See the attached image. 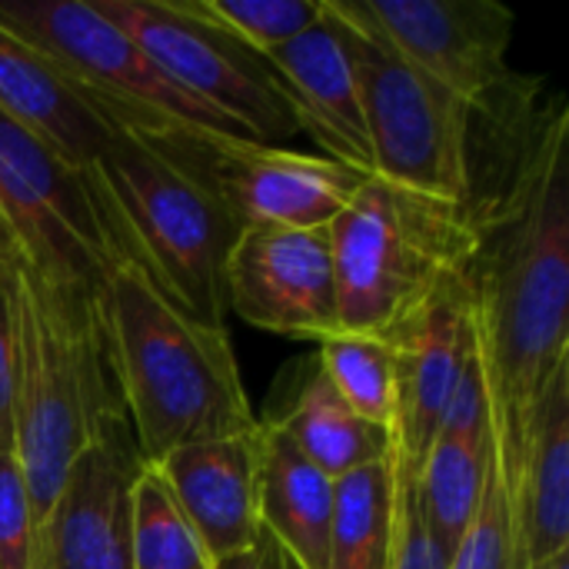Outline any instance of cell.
I'll use <instances>...</instances> for the list:
<instances>
[{"instance_id": "obj_7", "label": "cell", "mask_w": 569, "mask_h": 569, "mask_svg": "<svg viewBox=\"0 0 569 569\" xmlns=\"http://www.w3.org/2000/svg\"><path fill=\"white\" fill-rule=\"evenodd\" d=\"M0 27L40 50L110 120L150 133L233 137L243 130L190 100L140 43L90 0H0Z\"/></svg>"}, {"instance_id": "obj_6", "label": "cell", "mask_w": 569, "mask_h": 569, "mask_svg": "<svg viewBox=\"0 0 569 569\" xmlns=\"http://www.w3.org/2000/svg\"><path fill=\"white\" fill-rule=\"evenodd\" d=\"M353 57L373 177L453 203H473V110L400 57L357 10L327 0Z\"/></svg>"}, {"instance_id": "obj_30", "label": "cell", "mask_w": 569, "mask_h": 569, "mask_svg": "<svg viewBox=\"0 0 569 569\" xmlns=\"http://www.w3.org/2000/svg\"><path fill=\"white\" fill-rule=\"evenodd\" d=\"M210 569H293L287 563V557L280 553V547L267 537V533H260V540L250 547V550H240V553H233V557H223V560H217Z\"/></svg>"}, {"instance_id": "obj_13", "label": "cell", "mask_w": 569, "mask_h": 569, "mask_svg": "<svg viewBox=\"0 0 569 569\" xmlns=\"http://www.w3.org/2000/svg\"><path fill=\"white\" fill-rule=\"evenodd\" d=\"M397 357V410L390 423V457L400 470L420 463L447 417V407L477 357L473 303L467 277L447 283L410 320L387 333Z\"/></svg>"}, {"instance_id": "obj_20", "label": "cell", "mask_w": 569, "mask_h": 569, "mask_svg": "<svg viewBox=\"0 0 569 569\" xmlns=\"http://www.w3.org/2000/svg\"><path fill=\"white\" fill-rule=\"evenodd\" d=\"M263 423V420H260ZM260 530L293 569H327L337 513V480L307 463L273 427L263 423Z\"/></svg>"}, {"instance_id": "obj_16", "label": "cell", "mask_w": 569, "mask_h": 569, "mask_svg": "<svg viewBox=\"0 0 569 569\" xmlns=\"http://www.w3.org/2000/svg\"><path fill=\"white\" fill-rule=\"evenodd\" d=\"M280 87L293 107L300 133H307L327 157L363 173H373L367 120L353 57L340 20L323 0L320 20L290 43L267 53Z\"/></svg>"}, {"instance_id": "obj_21", "label": "cell", "mask_w": 569, "mask_h": 569, "mask_svg": "<svg viewBox=\"0 0 569 569\" xmlns=\"http://www.w3.org/2000/svg\"><path fill=\"white\" fill-rule=\"evenodd\" d=\"M263 423L273 427L307 463H313L330 480H343L390 457V430L373 427L353 413L317 360L297 383L293 400Z\"/></svg>"}, {"instance_id": "obj_27", "label": "cell", "mask_w": 569, "mask_h": 569, "mask_svg": "<svg viewBox=\"0 0 569 569\" xmlns=\"http://www.w3.org/2000/svg\"><path fill=\"white\" fill-rule=\"evenodd\" d=\"M393 463V457H390ZM450 553L433 537L423 520L417 477L393 463V533H390V567L387 569H447Z\"/></svg>"}, {"instance_id": "obj_3", "label": "cell", "mask_w": 569, "mask_h": 569, "mask_svg": "<svg viewBox=\"0 0 569 569\" xmlns=\"http://www.w3.org/2000/svg\"><path fill=\"white\" fill-rule=\"evenodd\" d=\"M97 313L110 377L143 463L260 427L227 327L190 320L120 253L100 283Z\"/></svg>"}, {"instance_id": "obj_19", "label": "cell", "mask_w": 569, "mask_h": 569, "mask_svg": "<svg viewBox=\"0 0 569 569\" xmlns=\"http://www.w3.org/2000/svg\"><path fill=\"white\" fill-rule=\"evenodd\" d=\"M0 110L37 133L67 167L83 170L113 123L40 50L0 27Z\"/></svg>"}, {"instance_id": "obj_15", "label": "cell", "mask_w": 569, "mask_h": 569, "mask_svg": "<svg viewBox=\"0 0 569 569\" xmlns=\"http://www.w3.org/2000/svg\"><path fill=\"white\" fill-rule=\"evenodd\" d=\"M493 427V423H490ZM517 520V569L569 550V357L560 360L520 430L493 427Z\"/></svg>"}, {"instance_id": "obj_4", "label": "cell", "mask_w": 569, "mask_h": 569, "mask_svg": "<svg viewBox=\"0 0 569 569\" xmlns=\"http://www.w3.org/2000/svg\"><path fill=\"white\" fill-rule=\"evenodd\" d=\"M17 317L13 457L37 520L50 513L73 460L123 417L97 297L43 280L20 257L7 263Z\"/></svg>"}, {"instance_id": "obj_14", "label": "cell", "mask_w": 569, "mask_h": 569, "mask_svg": "<svg viewBox=\"0 0 569 569\" xmlns=\"http://www.w3.org/2000/svg\"><path fill=\"white\" fill-rule=\"evenodd\" d=\"M137 467L140 453L120 417L73 460L40 523L37 569H133L130 483Z\"/></svg>"}, {"instance_id": "obj_1", "label": "cell", "mask_w": 569, "mask_h": 569, "mask_svg": "<svg viewBox=\"0 0 569 569\" xmlns=\"http://www.w3.org/2000/svg\"><path fill=\"white\" fill-rule=\"evenodd\" d=\"M569 113L560 107L520 153L510 190L480 213L470 263L477 363L490 423L520 427L569 357Z\"/></svg>"}, {"instance_id": "obj_18", "label": "cell", "mask_w": 569, "mask_h": 569, "mask_svg": "<svg viewBox=\"0 0 569 569\" xmlns=\"http://www.w3.org/2000/svg\"><path fill=\"white\" fill-rule=\"evenodd\" d=\"M490 450H493L490 403H487L480 363L473 357L417 473V497H420L423 520L447 553L457 550L460 537L467 533L477 513L483 480L490 470Z\"/></svg>"}, {"instance_id": "obj_25", "label": "cell", "mask_w": 569, "mask_h": 569, "mask_svg": "<svg viewBox=\"0 0 569 569\" xmlns=\"http://www.w3.org/2000/svg\"><path fill=\"white\" fill-rule=\"evenodd\" d=\"M180 7L260 57L310 30L323 13V0H180Z\"/></svg>"}, {"instance_id": "obj_26", "label": "cell", "mask_w": 569, "mask_h": 569, "mask_svg": "<svg viewBox=\"0 0 569 569\" xmlns=\"http://www.w3.org/2000/svg\"><path fill=\"white\" fill-rule=\"evenodd\" d=\"M447 569H517V520H513V497H510V473L503 450H490V470L483 480V493L477 513L460 537L457 550L450 553Z\"/></svg>"}, {"instance_id": "obj_24", "label": "cell", "mask_w": 569, "mask_h": 569, "mask_svg": "<svg viewBox=\"0 0 569 569\" xmlns=\"http://www.w3.org/2000/svg\"><path fill=\"white\" fill-rule=\"evenodd\" d=\"M313 360L353 413L390 430L397 410V357L387 337L337 330L317 343Z\"/></svg>"}, {"instance_id": "obj_11", "label": "cell", "mask_w": 569, "mask_h": 569, "mask_svg": "<svg viewBox=\"0 0 569 569\" xmlns=\"http://www.w3.org/2000/svg\"><path fill=\"white\" fill-rule=\"evenodd\" d=\"M223 293L243 323L320 343L340 330L330 230L243 227L223 267Z\"/></svg>"}, {"instance_id": "obj_12", "label": "cell", "mask_w": 569, "mask_h": 569, "mask_svg": "<svg viewBox=\"0 0 569 569\" xmlns=\"http://www.w3.org/2000/svg\"><path fill=\"white\" fill-rule=\"evenodd\" d=\"M200 150L240 227L323 230L373 177L327 157L257 140L210 137L200 140Z\"/></svg>"}, {"instance_id": "obj_2", "label": "cell", "mask_w": 569, "mask_h": 569, "mask_svg": "<svg viewBox=\"0 0 569 569\" xmlns=\"http://www.w3.org/2000/svg\"><path fill=\"white\" fill-rule=\"evenodd\" d=\"M110 123V140L80 177L113 253L190 320L223 327V267L243 227L207 170L200 140L210 137Z\"/></svg>"}, {"instance_id": "obj_29", "label": "cell", "mask_w": 569, "mask_h": 569, "mask_svg": "<svg viewBox=\"0 0 569 569\" xmlns=\"http://www.w3.org/2000/svg\"><path fill=\"white\" fill-rule=\"evenodd\" d=\"M7 263H0V453H13V407H17V317H13Z\"/></svg>"}, {"instance_id": "obj_9", "label": "cell", "mask_w": 569, "mask_h": 569, "mask_svg": "<svg viewBox=\"0 0 569 569\" xmlns=\"http://www.w3.org/2000/svg\"><path fill=\"white\" fill-rule=\"evenodd\" d=\"M0 223L43 280L100 293L113 247L80 170L0 110Z\"/></svg>"}, {"instance_id": "obj_5", "label": "cell", "mask_w": 569, "mask_h": 569, "mask_svg": "<svg viewBox=\"0 0 569 569\" xmlns=\"http://www.w3.org/2000/svg\"><path fill=\"white\" fill-rule=\"evenodd\" d=\"M333 243L340 330L393 333L480 250L477 203H453L370 177L327 227Z\"/></svg>"}, {"instance_id": "obj_17", "label": "cell", "mask_w": 569, "mask_h": 569, "mask_svg": "<svg viewBox=\"0 0 569 569\" xmlns=\"http://www.w3.org/2000/svg\"><path fill=\"white\" fill-rule=\"evenodd\" d=\"M260 460L263 423L250 433L217 437L170 450L153 467L173 490L210 563L250 550L260 540Z\"/></svg>"}, {"instance_id": "obj_32", "label": "cell", "mask_w": 569, "mask_h": 569, "mask_svg": "<svg viewBox=\"0 0 569 569\" xmlns=\"http://www.w3.org/2000/svg\"><path fill=\"white\" fill-rule=\"evenodd\" d=\"M537 569H569V550L567 553H557V557H550L543 567H537Z\"/></svg>"}, {"instance_id": "obj_31", "label": "cell", "mask_w": 569, "mask_h": 569, "mask_svg": "<svg viewBox=\"0 0 569 569\" xmlns=\"http://www.w3.org/2000/svg\"><path fill=\"white\" fill-rule=\"evenodd\" d=\"M20 253H17V247H13V240H10V233H7V227L0 223V263H7V260H17Z\"/></svg>"}, {"instance_id": "obj_28", "label": "cell", "mask_w": 569, "mask_h": 569, "mask_svg": "<svg viewBox=\"0 0 569 569\" xmlns=\"http://www.w3.org/2000/svg\"><path fill=\"white\" fill-rule=\"evenodd\" d=\"M40 520L13 453H0V569H37Z\"/></svg>"}, {"instance_id": "obj_22", "label": "cell", "mask_w": 569, "mask_h": 569, "mask_svg": "<svg viewBox=\"0 0 569 569\" xmlns=\"http://www.w3.org/2000/svg\"><path fill=\"white\" fill-rule=\"evenodd\" d=\"M393 533L390 457L337 480V513L327 569H387Z\"/></svg>"}, {"instance_id": "obj_10", "label": "cell", "mask_w": 569, "mask_h": 569, "mask_svg": "<svg viewBox=\"0 0 569 569\" xmlns=\"http://www.w3.org/2000/svg\"><path fill=\"white\" fill-rule=\"evenodd\" d=\"M363 20L413 67L457 93L473 117H503L520 100L507 67L513 10L497 0H353Z\"/></svg>"}, {"instance_id": "obj_23", "label": "cell", "mask_w": 569, "mask_h": 569, "mask_svg": "<svg viewBox=\"0 0 569 569\" xmlns=\"http://www.w3.org/2000/svg\"><path fill=\"white\" fill-rule=\"evenodd\" d=\"M133 569H210V557L153 463L137 467L130 483Z\"/></svg>"}, {"instance_id": "obj_8", "label": "cell", "mask_w": 569, "mask_h": 569, "mask_svg": "<svg viewBox=\"0 0 569 569\" xmlns=\"http://www.w3.org/2000/svg\"><path fill=\"white\" fill-rule=\"evenodd\" d=\"M97 13L127 30L140 50L200 107L250 140L283 147L300 133L293 107L267 57L187 13L180 0H90Z\"/></svg>"}]
</instances>
